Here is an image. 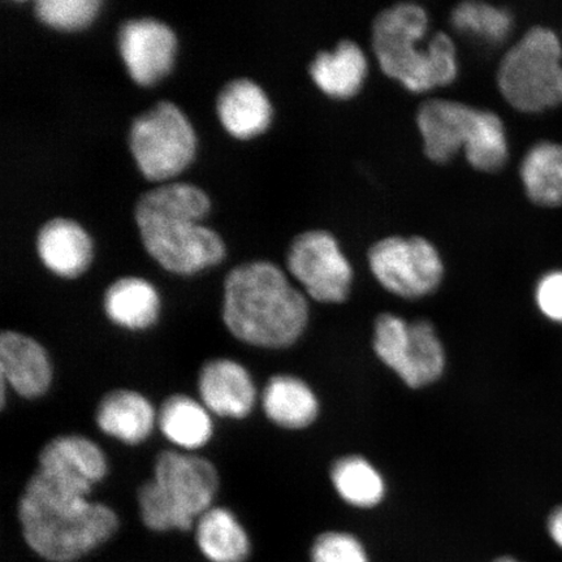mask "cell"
Masks as SVG:
<instances>
[{"label": "cell", "mask_w": 562, "mask_h": 562, "mask_svg": "<svg viewBox=\"0 0 562 562\" xmlns=\"http://www.w3.org/2000/svg\"><path fill=\"white\" fill-rule=\"evenodd\" d=\"M25 543L50 562H75L97 550L119 529L116 512L88 495L35 473L18 505Z\"/></svg>", "instance_id": "1"}, {"label": "cell", "mask_w": 562, "mask_h": 562, "mask_svg": "<svg viewBox=\"0 0 562 562\" xmlns=\"http://www.w3.org/2000/svg\"><path fill=\"white\" fill-rule=\"evenodd\" d=\"M222 319L246 346L285 349L305 333L307 299L277 265L244 263L224 279Z\"/></svg>", "instance_id": "2"}, {"label": "cell", "mask_w": 562, "mask_h": 562, "mask_svg": "<svg viewBox=\"0 0 562 562\" xmlns=\"http://www.w3.org/2000/svg\"><path fill=\"white\" fill-rule=\"evenodd\" d=\"M210 200L186 182L160 186L139 196L135 217L149 256L168 272L191 277L223 261L226 246L202 226Z\"/></svg>", "instance_id": "3"}, {"label": "cell", "mask_w": 562, "mask_h": 562, "mask_svg": "<svg viewBox=\"0 0 562 562\" xmlns=\"http://www.w3.org/2000/svg\"><path fill=\"white\" fill-rule=\"evenodd\" d=\"M427 30V13L414 3H400L379 13L372 30L379 66L414 93L447 87L457 76L453 41L440 32L427 47H420Z\"/></svg>", "instance_id": "4"}, {"label": "cell", "mask_w": 562, "mask_h": 562, "mask_svg": "<svg viewBox=\"0 0 562 562\" xmlns=\"http://www.w3.org/2000/svg\"><path fill=\"white\" fill-rule=\"evenodd\" d=\"M221 477L205 457L180 451L157 456L153 476L137 492L139 517L153 531H189L214 507Z\"/></svg>", "instance_id": "5"}, {"label": "cell", "mask_w": 562, "mask_h": 562, "mask_svg": "<svg viewBox=\"0 0 562 562\" xmlns=\"http://www.w3.org/2000/svg\"><path fill=\"white\" fill-rule=\"evenodd\" d=\"M417 123L426 156L435 164H447L460 149L470 165L484 172L501 170L508 159L504 124L494 112L432 100L420 105Z\"/></svg>", "instance_id": "6"}, {"label": "cell", "mask_w": 562, "mask_h": 562, "mask_svg": "<svg viewBox=\"0 0 562 562\" xmlns=\"http://www.w3.org/2000/svg\"><path fill=\"white\" fill-rule=\"evenodd\" d=\"M498 88L518 111L537 114L562 104V44L544 26L531 27L498 69Z\"/></svg>", "instance_id": "7"}, {"label": "cell", "mask_w": 562, "mask_h": 562, "mask_svg": "<svg viewBox=\"0 0 562 562\" xmlns=\"http://www.w3.org/2000/svg\"><path fill=\"white\" fill-rule=\"evenodd\" d=\"M130 149L140 173L150 181L173 178L191 164L196 139L192 125L171 102H158L135 117Z\"/></svg>", "instance_id": "8"}, {"label": "cell", "mask_w": 562, "mask_h": 562, "mask_svg": "<svg viewBox=\"0 0 562 562\" xmlns=\"http://www.w3.org/2000/svg\"><path fill=\"white\" fill-rule=\"evenodd\" d=\"M374 350L379 360L411 389L437 382L446 369L445 347L428 321L409 323L397 315H379Z\"/></svg>", "instance_id": "9"}, {"label": "cell", "mask_w": 562, "mask_h": 562, "mask_svg": "<svg viewBox=\"0 0 562 562\" xmlns=\"http://www.w3.org/2000/svg\"><path fill=\"white\" fill-rule=\"evenodd\" d=\"M369 263L384 290L403 299L432 293L445 273L438 250L422 237L384 238L372 246Z\"/></svg>", "instance_id": "10"}, {"label": "cell", "mask_w": 562, "mask_h": 562, "mask_svg": "<svg viewBox=\"0 0 562 562\" xmlns=\"http://www.w3.org/2000/svg\"><path fill=\"white\" fill-rule=\"evenodd\" d=\"M286 265L313 300L341 304L348 299L353 270L328 232L311 231L296 237L288 252Z\"/></svg>", "instance_id": "11"}, {"label": "cell", "mask_w": 562, "mask_h": 562, "mask_svg": "<svg viewBox=\"0 0 562 562\" xmlns=\"http://www.w3.org/2000/svg\"><path fill=\"white\" fill-rule=\"evenodd\" d=\"M119 53L132 80L149 87L170 72L176 37L170 26L154 19L128 20L117 33Z\"/></svg>", "instance_id": "12"}, {"label": "cell", "mask_w": 562, "mask_h": 562, "mask_svg": "<svg viewBox=\"0 0 562 562\" xmlns=\"http://www.w3.org/2000/svg\"><path fill=\"white\" fill-rule=\"evenodd\" d=\"M200 402L213 416L244 419L255 411L258 392L250 372L231 358H213L200 370Z\"/></svg>", "instance_id": "13"}, {"label": "cell", "mask_w": 562, "mask_h": 562, "mask_svg": "<svg viewBox=\"0 0 562 562\" xmlns=\"http://www.w3.org/2000/svg\"><path fill=\"white\" fill-rule=\"evenodd\" d=\"M38 472L93 492L109 474L102 448L83 435H59L47 441L38 454Z\"/></svg>", "instance_id": "14"}, {"label": "cell", "mask_w": 562, "mask_h": 562, "mask_svg": "<svg viewBox=\"0 0 562 562\" xmlns=\"http://www.w3.org/2000/svg\"><path fill=\"white\" fill-rule=\"evenodd\" d=\"M53 378L50 356L40 341L13 329L0 335V381L16 395L27 400L45 396Z\"/></svg>", "instance_id": "15"}, {"label": "cell", "mask_w": 562, "mask_h": 562, "mask_svg": "<svg viewBox=\"0 0 562 562\" xmlns=\"http://www.w3.org/2000/svg\"><path fill=\"white\" fill-rule=\"evenodd\" d=\"M98 428L126 446L143 445L158 425V412L137 391L119 389L105 393L95 411Z\"/></svg>", "instance_id": "16"}, {"label": "cell", "mask_w": 562, "mask_h": 562, "mask_svg": "<svg viewBox=\"0 0 562 562\" xmlns=\"http://www.w3.org/2000/svg\"><path fill=\"white\" fill-rule=\"evenodd\" d=\"M91 241L79 224L56 217L41 227L37 252L48 271L60 278L75 279L88 269Z\"/></svg>", "instance_id": "17"}, {"label": "cell", "mask_w": 562, "mask_h": 562, "mask_svg": "<svg viewBox=\"0 0 562 562\" xmlns=\"http://www.w3.org/2000/svg\"><path fill=\"white\" fill-rule=\"evenodd\" d=\"M216 110L224 128L240 139L261 135L271 123L269 98L248 79L226 83L217 95Z\"/></svg>", "instance_id": "18"}, {"label": "cell", "mask_w": 562, "mask_h": 562, "mask_svg": "<svg viewBox=\"0 0 562 562\" xmlns=\"http://www.w3.org/2000/svg\"><path fill=\"white\" fill-rule=\"evenodd\" d=\"M103 311L112 325L131 333H143L157 325L159 293L145 279H116L104 292Z\"/></svg>", "instance_id": "19"}, {"label": "cell", "mask_w": 562, "mask_h": 562, "mask_svg": "<svg viewBox=\"0 0 562 562\" xmlns=\"http://www.w3.org/2000/svg\"><path fill=\"white\" fill-rule=\"evenodd\" d=\"M267 419L286 430H302L314 424L319 402L311 385L293 375L272 376L262 392Z\"/></svg>", "instance_id": "20"}, {"label": "cell", "mask_w": 562, "mask_h": 562, "mask_svg": "<svg viewBox=\"0 0 562 562\" xmlns=\"http://www.w3.org/2000/svg\"><path fill=\"white\" fill-rule=\"evenodd\" d=\"M158 427L172 446L188 453L207 446L214 435L213 414L200 400L181 393L161 404Z\"/></svg>", "instance_id": "21"}, {"label": "cell", "mask_w": 562, "mask_h": 562, "mask_svg": "<svg viewBox=\"0 0 562 562\" xmlns=\"http://www.w3.org/2000/svg\"><path fill=\"white\" fill-rule=\"evenodd\" d=\"M312 79L323 93L348 100L361 90L368 75V59L353 41H341L334 52L321 53L311 66Z\"/></svg>", "instance_id": "22"}, {"label": "cell", "mask_w": 562, "mask_h": 562, "mask_svg": "<svg viewBox=\"0 0 562 562\" xmlns=\"http://www.w3.org/2000/svg\"><path fill=\"white\" fill-rule=\"evenodd\" d=\"M195 542L210 562H245L251 543L234 512L211 507L195 522Z\"/></svg>", "instance_id": "23"}, {"label": "cell", "mask_w": 562, "mask_h": 562, "mask_svg": "<svg viewBox=\"0 0 562 562\" xmlns=\"http://www.w3.org/2000/svg\"><path fill=\"white\" fill-rule=\"evenodd\" d=\"M527 196L538 206H562V145L542 140L527 151L521 165Z\"/></svg>", "instance_id": "24"}, {"label": "cell", "mask_w": 562, "mask_h": 562, "mask_svg": "<svg viewBox=\"0 0 562 562\" xmlns=\"http://www.w3.org/2000/svg\"><path fill=\"white\" fill-rule=\"evenodd\" d=\"M334 487L344 502L356 508H374L383 501V476L360 456L342 457L331 470Z\"/></svg>", "instance_id": "25"}, {"label": "cell", "mask_w": 562, "mask_h": 562, "mask_svg": "<svg viewBox=\"0 0 562 562\" xmlns=\"http://www.w3.org/2000/svg\"><path fill=\"white\" fill-rule=\"evenodd\" d=\"M456 30L467 32L488 42H503L513 27L510 12L482 2H465L452 12Z\"/></svg>", "instance_id": "26"}, {"label": "cell", "mask_w": 562, "mask_h": 562, "mask_svg": "<svg viewBox=\"0 0 562 562\" xmlns=\"http://www.w3.org/2000/svg\"><path fill=\"white\" fill-rule=\"evenodd\" d=\"M100 7V0H37L34 13L55 30L77 31L91 23Z\"/></svg>", "instance_id": "27"}, {"label": "cell", "mask_w": 562, "mask_h": 562, "mask_svg": "<svg viewBox=\"0 0 562 562\" xmlns=\"http://www.w3.org/2000/svg\"><path fill=\"white\" fill-rule=\"evenodd\" d=\"M312 562H370L367 548L355 536L341 531L321 533L312 548Z\"/></svg>", "instance_id": "28"}, {"label": "cell", "mask_w": 562, "mask_h": 562, "mask_svg": "<svg viewBox=\"0 0 562 562\" xmlns=\"http://www.w3.org/2000/svg\"><path fill=\"white\" fill-rule=\"evenodd\" d=\"M536 300L548 319L562 323V271H552L540 279Z\"/></svg>", "instance_id": "29"}, {"label": "cell", "mask_w": 562, "mask_h": 562, "mask_svg": "<svg viewBox=\"0 0 562 562\" xmlns=\"http://www.w3.org/2000/svg\"><path fill=\"white\" fill-rule=\"evenodd\" d=\"M548 532L562 550V507L554 509L548 518Z\"/></svg>", "instance_id": "30"}, {"label": "cell", "mask_w": 562, "mask_h": 562, "mask_svg": "<svg viewBox=\"0 0 562 562\" xmlns=\"http://www.w3.org/2000/svg\"><path fill=\"white\" fill-rule=\"evenodd\" d=\"M494 562H521V561H518V560L513 559L510 557H504V558H498Z\"/></svg>", "instance_id": "31"}]
</instances>
